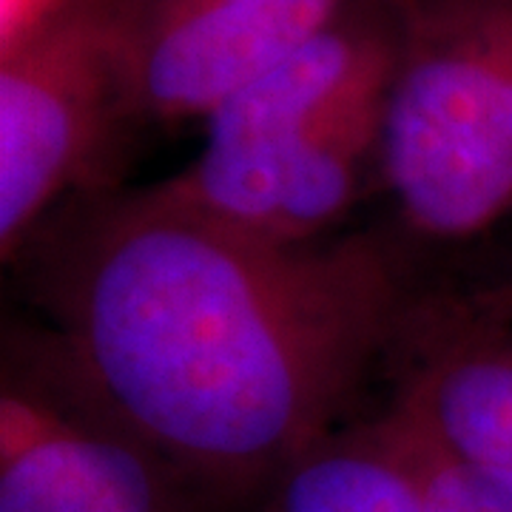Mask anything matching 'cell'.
<instances>
[{
    "label": "cell",
    "instance_id": "3",
    "mask_svg": "<svg viewBox=\"0 0 512 512\" xmlns=\"http://www.w3.org/2000/svg\"><path fill=\"white\" fill-rule=\"evenodd\" d=\"M382 191L402 228L461 245L512 220V0H396Z\"/></svg>",
    "mask_w": 512,
    "mask_h": 512
},
{
    "label": "cell",
    "instance_id": "6",
    "mask_svg": "<svg viewBox=\"0 0 512 512\" xmlns=\"http://www.w3.org/2000/svg\"><path fill=\"white\" fill-rule=\"evenodd\" d=\"M356 0H120V52L140 126L205 120Z\"/></svg>",
    "mask_w": 512,
    "mask_h": 512
},
{
    "label": "cell",
    "instance_id": "2",
    "mask_svg": "<svg viewBox=\"0 0 512 512\" xmlns=\"http://www.w3.org/2000/svg\"><path fill=\"white\" fill-rule=\"evenodd\" d=\"M396 0H356L305 46L228 94L191 163L157 183L211 220L276 242L342 234L382 188Z\"/></svg>",
    "mask_w": 512,
    "mask_h": 512
},
{
    "label": "cell",
    "instance_id": "4",
    "mask_svg": "<svg viewBox=\"0 0 512 512\" xmlns=\"http://www.w3.org/2000/svg\"><path fill=\"white\" fill-rule=\"evenodd\" d=\"M134 126L120 0H43L0 60L3 259L63 202L117 185L111 163Z\"/></svg>",
    "mask_w": 512,
    "mask_h": 512
},
{
    "label": "cell",
    "instance_id": "8",
    "mask_svg": "<svg viewBox=\"0 0 512 512\" xmlns=\"http://www.w3.org/2000/svg\"><path fill=\"white\" fill-rule=\"evenodd\" d=\"M251 512H427L396 413L330 433L276 478Z\"/></svg>",
    "mask_w": 512,
    "mask_h": 512
},
{
    "label": "cell",
    "instance_id": "9",
    "mask_svg": "<svg viewBox=\"0 0 512 512\" xmlns=\"http://www.w3.org/2000/svg\"><path fill=\"white\" fill-rule=\"evenodd\" d=\"M390 410L402 424L424 487L427 512H512L510 478L487 473L447 453L399 399H393Z\"/></svg>",
    "mask_w": 512,
    "mask_h": 512
},
{
    "label": "cell",
    "instance_id": "5",
    "mask_svg": "<svg viewBox=\"0 0 512 512\" xmlns=\"http://www.w3.org/2000/svg\"><path fill=\"white\" fill-rule=\"evenodd\" d=\"M0 512H231L131 436L43 328L6 342Z\"/></svg>",
    "mask_w": 512,
    "mask_h": 512
},
{
    "label": "cell",
    "instance_id": "7",
    "mask_svg": "<svg viewBox=\"0 0 512 512\" xmlns=\"http://www.w3.org/2000/svg\"><path fill=\"white\" fill-rule=\"evenodd\" d=\"M396 399L447 453L512 481V325L436 316Z\"/></svg>",
    "mask_w": 512,
    "mask_h": 512
},
{
    "label": "cell",
    "instance_id": "1",
    "mask_svg": "<svg viewBox=\"0 0 512 512\" xmlns=\"http://www.w3.org/2000/svg\"><path fill=\"white\" fill-rule=\"evenodd\" d=\"M12 262L97 402L231 512L356 421L433 319L384 234L276 242L157 183L63 202Z\"/></svg>",
    "mask_w": 512,
    "mask_h": 512
}]
</instances>
